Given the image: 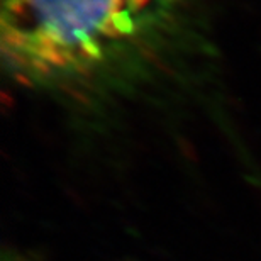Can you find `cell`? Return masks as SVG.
Here are the masks:
<instances>
[{
  "label": "cell",
  "mask_w": 261,
  "mask_h": 261,
  "mask_svg": "<svg viewBox=\"0 0 261 261\" xmlns=\"http://www.w3.org/2000/svg\"><path fill=\"white\" fill-rule=\"evenodd\" d=\"M194 0H0V48L14 80L38 90L126 87L184 33Z\"/></svg>",
  "instance_id": "6da1fadb"
},
{
  "label": "cell",
  "mask_w": 261,
  "mask_h": 261,
  "mask_svg": "<svg viewBox=\"0 0 261 261\" xmlns=\"http://www.w3.org/2000/svg\"><path fill=\"white\" fill-rule=\"evenodd\" d=\"M4 261H20V259H15V258H5Z\"/></svg>",
  "instance_id": "7a4b0ae2"
}]
</instances>
